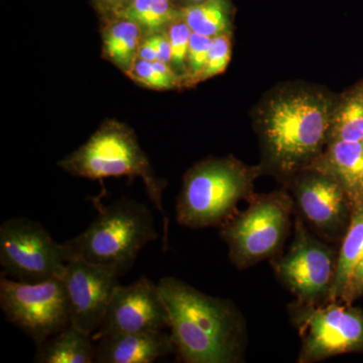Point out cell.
I'll use <instances>...</instances> for the list:
<instances>
[{
    "label": "cell",
    "instance_id": "obj_16",
    "mask_svg": "<svg viewBox=\"0 0 363 363\" xmlns=\"http://www.w3.org/2000/svg\"><path fill=\"white\" fill-rule=\"evenodd\" d=\"M35 362H95L94 340L89 334L70 324L37 345Z\"/></svg>",
    "mask_w": 363,
    "mask_h": 363
},
{
    "label": "cell",
    "instance_id": "obj_26",
    "mask_svg": "<svg viewBox=\"0 0 363 363\" xmlns=\"http://www.w3.org/2000/svg\"><path fill=\"white\" fill-rule=\"evenodd\" d=\"M363 296V255L355 264L350 279L344 288L340 300L347 304H352L355 300Z\"/></svg>",
    "mask_w": 363,
    "mask_h": 363
},
{
    "label": "cell",
    "instance_id": "obj_7",
    "mask_svg": "<svg viewBox=\"0 0 363 363\" xmlns=\"http://www.w3.org/2000/svg\"><path fill=\"white\" fill-rule=\"evenodd\" d=\"M0 307L7 321L39 345L71 324L70 305L62 278L30 284L2 274Z\"/></svg>",
    "mask_w": 363,
    "mask_h": 363
},
{
    "label": "cell",
    "instance_id": "obj_3",
    "mask_svg": "<svg viewBox=\"0 0 363 363\" xmlns=\"http://www.w3.org/2000/svg\"><path fill=\"white\" fill-rule=\"evenodd\" d=\"M259 171L233 157L207 159L189 169L176 203L178 223L187 228L222 226L242 200L252 199Z\"/></svg>",
    "mask_w": 363,
    "mask_h": 363
},
{
    "label": "cell",
    "instance_id": "obj_27",
    "mask_svg": "<svg viewBox=\"0 0 363 363\" xmlns=\"http://www.w3.org/2000/svg\"><path fill=\"white\" fill-rule=\"evenodd\" d=\"M157 52V61L162 63L169 64L172 60V47L168 35L164 33H154L150 35Z\"/></svg>",
    "mask_w": 363,
    "mask_h": 363
},
{
    "label": "cell",
    "instance_id": "obj_12",
    "mask_svg": "<svg viewBox=\"0 0 363 363\" xmlns=\"http://www.w3.org/2000/svg\"><path fill=\"white\" fill-rule=\"evenodd\" d=\"M169 327V313L159 286L147 277H140L130 286H116L92 338L96 341L113 334L164 330Z\"/></svg>",
    "mask_w": 363,
    "mask_h": 363
},
{
    "label": "cell",
    "instance_id": "obj_23",
    "mask_svg": "<svg viewBox=\"0 0 363 363\" xmlns=\"http://www.w3.org/2000/svg\"><path fill=\"white\" fill-rule=\"evenodd\" d=\"M125 75L138 84L154 90L172 89L179 84V82L166 77L162 72L157 70L152 62L138 58V57L130 70L126 72Z\"/></svg>",
    "mask_w": 363,
    "mask_h": 363
},
{
    "label": "cell",
    "instance_id": "obj_5",
    "mask_svg": "<svg viewBox=\"0 0 363 363\" xmlns=\"http://www.w3.org/2000/svg\"><path fill=\"white\" fill-rule=\"evenodd\" d=\"M59 167L71 175L89 180L108 177L142 179L150 201L164 218L167 238L169 220L162 205L167 182L155 175L149 157L130 126L111 119L104 121L84 145L60 161Z\"/></svg>",
    "mask_w": 363,
    "mask_h": 363
},
{
    "label": "cell",
    "instance_id": "obj_14",
    "mask_svg": "<svg viewBox=\"0 0 363 363\" xmlns=\"http://www.w3.org/2000/svg\"><path fill=\"white\" fill-rule=\"evenodd\" d=\"M94 342L97 363H152L176 351L171 333L164 330L113 334Z\"/></svg>",
    "mask_w": 363,
    "mask_h": 363
},
{
    "label": "cell",
    "instance_id": "obj_25",
    "mask_svg": "<svg viewBox=\"0 0 363 363\" xmlns=\"http://www.w3.org/2000/svg\"><path fill=\"white\" fill-rule=\"evenodd\" d=\"M231 60V42L229 33L213 38L207 65L203 72L200 82L223 73Z\"/></svg>",
    "mask_w": 363,
    "mask_h": 363
},
{
    "label": "cell",
    "instance_id": "obj_13",
    "mask_svg": "<svg viewBox=\"0 0 363 363\" xmlns=\"http://www.w3.org/2000/svg\"><path fill=\"white\" fill-rule=\"evenodd\" d=\"M296 185L298 206L306 220L323 235L335 236L348 226L352 205L342 187L331 178L314 169H305Z\"/></svg>",
    "mask_w": 363,
    "mask_h": 363
},
{
    "label": "cell",
    "instance_id": "obj_17",
    "mask_svg": "<svg viewBox=\"0 0 363 363\" xmlns=\"http://www.w3.org/2000/svg\"><path fill=\"white\" fill-rule=\"evenodd\" d=\"M142 35L138 23L113 16L102 30L105 58L126 73L138 58Z\"/></svg>",
    "mask_w": 363,
    "mask_h": 363
},
{
    "label": "cell",
    "instance_id": "obj_29",
    "mask_svg": "<svg viewBox=\"0 0 363 363\" xmlns=\"http://www.w3.org/2000/svg\"><path fill=\"white\" fill-rule=\"evenodd\" d=\"M138 58L147 60V61L155 62L157 61V52L155 48L154 43H152L150 37L147 38L145 42L140 44V49H138Z\"/></svg>",
    "mask_w": 363,
    "mask_h": 363
},
{
    "label": "cell",
    "instance_id": "obj_24",
    "mask_svg": "<svg viewBox=\"0 0 363 363\" xmlns=\"http://www.w3.org/2000/svg\"><path fill=\"white\" fill-rule=\"evenodd\" d=\"M192 33V30L181 16L169 26L168 37L172 47L171 64L185 73Z\"/></svg>",
    "mask_w": 363,
    "mask_h": 363
},
{
    "label": "cell",
    "instance_id": "obj_15",
    "mask_svg": "<svg viewBox=\"0 0 363 363\" xmlns=\"http://www.w3.org/2000/svg\"><path fill=\"white\" fill-rule=\"evenodd\" d=\"M305 169L330 176L342 187L352 208L363 203V142L332 140Z\"/></svg>",
    "mask_w": 363,
    "mask_h": 363
},
{
    "label": "cell",
    "instance_id": "obj_28",
    "mask_svg": "<svg viewBox=\"0 0 363 363\" xmlns=\"http://www.w3.org/2000/svg\"><path fill=\"white\" fill-rule=\"evenodd\" d=\"M96 6L101 9V11L107 13H118L125 9L133 0H94Z\"/></svg>",
    "mask_w": 363,
    "mask_h": 363
},
{
    "label": "cell",
    "instance_id": "obj_22",
    "mask_svg": "<svg viewBox=\"0 0 363 363\" xmlns=\"http://www.w3.org/2000/svg\"><path fill=\"white\" fill-rule=\"evenodd\" d=\"M213 38L192 33L190 47L187 57V68H186L185 83H199L205 67L207 65L208 57L211 50Z\"/></svg>",
    "mask_w": 363,
    "mask_h": 363
},
{
    "label": "cell",
    "instance_id": "obj_21",
    "mask_svg": "<svg viewBox=\"0 0 363 363\" xmlns=\"http://www.w3.org/2000/svg\"><path fill=\"white\" fill-rule=\"evenodd\" d=\"M113 16L133 21L145 32L157 33L180 18V11L174 9L171 0H133Z\"/></svg>",
    "mask_w": 363,
    "mask_h": 363
},
{
    "label": "cell",
    "instance_id": "obj_4",
    "mask_svg": "<svg viewBox=\"0 0 363 363\" xmlns=\"http://www.w3.org/2000/svg\"><path fill=\"white\" fill-rule=\"evenodd\" d=\"M159 240L154 215L147 205L121 198L107 206L82 233L63 242L69 260L84 259L91 264L130 271L147 243Z\"/></svg>",
    "mask_w": 363,
    "mask_h": 363
},
{
    "label": "cell",
    "instance_id": "obj_2",
    "mask_svg": "<svg viewBox=\"0 0 363 363\" xmlns=\"http://www.w3.org/2000/svg\"><path fill=\"white\" fill-rule=\"evenodd\" d=\"M334 107L320 93L291 92L267 104L262 138L269 160L283 173L305 169L330 138Z\"/></svg>",
    "mask_w": 363,
    "mask_h": 363
},
{
    "label": "cell",
    "instance_id": "obj_11",
    "mask_svg": "<svg viewBox=\"0 0 363 363\" xmlns=\"http://www.w3.org/2000/svg\"><path fill=\"white\" fill-rule=\"evenodd\" d=\"M121 276L114 267L69 260L62 279L70 305L71 324L92 336L102 323Z\"/></svg>",
    "mask_w": 363,
    "mask_h": 363
},
{
    "label": "cell",
    "instance_id": "obj_8",
    "mask_svg": "<svg viewBox=\"0 0 363 363\" xmlns=\"http://www.w3.org/2000/svg\"><path fill=\"white\" fill-rule=\"evenodd\" d=\"M67 262L63 243L39 222L16 217L0 226V264L9 278L30 284L62 278Z\"/></svg>",
    "mask_w": 363,
    "mask_h": 363
},
{
    "label": "cell",
    "instance_id": "obj_9",
    "mask_svg": "<svg viewBox=\"0 0 363 363\" xmlns=\"http://www.w3.org/2000/svg\"><path fill=\"white\" fill-rule=\"evenodd\" d=\"M297 323L302 337L298 362H321L363 351V311L342 301L300 306Z\"/></svg>",
    "mask_w": 363,
    "mask_h": 363
},
{
    "label": "cell",
    "instance_id": "obj_19",
    "mask_svg": "<svg viewBox=\"0 0 363 363\" xmlns=\"http://www.w3.org/2000/svg\"><path fill=\"white\" fill-rule=\"evenodd\" d=\"M332 140H363V79L348 90L334 107L330 138Z\"/></svg>",
    "mask_w": 363,
    "mask_h": 363
},
{
    "label": "cell",
    "instance_id": "obj_18",
    "mask_svg": "<svg viewBox=\"0 0 363 363\" xmlns=\"http://www.w3.org/2000/svg\"><path fill=\"white\" fill-rule=\"evenodd\" d=\"M363 255V203L352 208L350 224L336 262L335 277L328 301H339L355 264Z\"/></svg>",
    "mask_w": 363,
    "mask_h": 363
},
{
    "label": "cell",
    "instance_id": "obj_6",
    "mask_svg": "<svg viewBox=\"0 0 363 363\" xmlns=\"http://www.w3.org/2000/svg\"><path fill=\"white\" fill-rule=\"evenodd\" d=\"M247 210L221 226L229 259L240 269L269 259L283 245L290 228L294 201L285 191L253 195Z\"/></svg>",
    "mask_w": 363,
    "mask_h": 363
},
{
    "label": "cell",
    "instance_id": "obj_10",
    "mask_svg": "<svg viewBox=\"0 0 363 363\" xmlns=\"http://www.w3.org/2000/svg\"><path fill=\"white\" fill-rule=\"evenodd\" d=\"M336 262L333 250L315 238L297 217L292 245L274 269L279 279L298 298V306H316L328 301Z\"/></svg>",
    "mask_w": 363,
    "mask_h": 363
},
{
    "label": "cell",
    "instance_id": "obj_30",
    "mask_svg": "<svg viewBox=\"0 0 363 363\" xmlns=\"http://www.w3.org/2000/svg\"><path fill=\"white\" fill-rule=\"evenodd\" d=\"M190 1H192L193 4H199V2L205 1V0H190Z\"/></svg>",
    "mask_w": 363,
    "mask_h": 363
},
{
    "label": "cell",
    "instance_id": "obj_1",
    "mask_svg": "<svg viewBox=\"0 0 363 363\" xmlns=\"http://www.w3.org/2000/svg\"><path fill=\"white\" fill-rule=\"evenodd\" d=\"M169 313L175 352L186 363H234L242 358L245 326L233 303L173 277L157 283Z\"/></svg>",
    "mask_w": 363,
    "mask_h": 363
},
{
    "label": "cell",
    "instance_id": "obj_20",
    "mask_svg": "<svg viewBox=\"0 0 363 363\" xmlns=\"http://www.w3.org/2000/svg\"><path fill=\"white\" fill-rule=\"evenodd\" d=\"M180 16L194 33L215 38L230 32V7L226 0H205L180 9Z\"/></svg>",
    "mask_w": 363,
    "mask_h": 363
},
{
    "label": "cell",
    "instance_id": "obj_31",
    "mask_svg": "<svg viewBox=\"0 0 363 363\" xmlns=\"http://www.w3.org/2000/svg\"><path fill=\"white\" fill-rule=\"evenodd\" d=\"M362 142H363V140H362Z\"/></svg>",
    "mask_w": 363,
    "mask_h": 363
}]
</instances>
